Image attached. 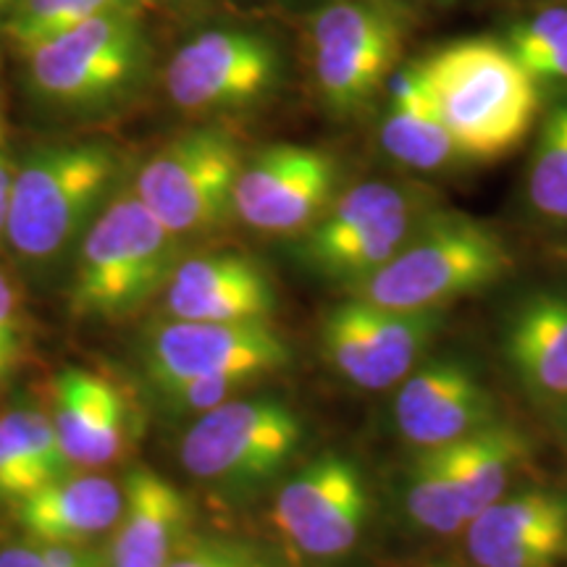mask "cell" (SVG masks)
Wrapping results in <instances>:
<instances>
[{
  "label": "cell",
  "mask_w": 567,
  "mask_h": 567,
  "mask_svg": "<svg viewBox=\"0 0 567 567\" xmlns=\"http://www.w3.org/2000/svg\"><path fill=\"white\" fill-rule=\"evenodd\" d=\"M174 321L268 323L276 292L255 260L234 252L197 255L174 266L166 287Z\"/></svg>",
  "instance_id": "16"
},
{
  "label": "cell",
  "mask_w": 567,
  "mask_h": 567,
  "mask_svg": "<svg viewBox=\"0 0 567 567\" xmlns=\"http://www.w3.org/2000/svg\"><path fill=\"white\" fill-rule=\"evenodd\" d=\"M21 318H19V302H17V292L0 274V365L6 371H11L17 365L19 354H21Z\"/></svg>",
  "instance_id": "32"
},
{
  "label": "cell",
  "mask_w": 567,
  "mask_h": 567,
  "mask_svg": "<svg viewBox=\"0 0 567 567\" xmlns=\"http://www.w3.org/2000/svg\"><path fill=\"white\" fill-rule=\"evenodd\" d=\"M423 218V205L405 187L363 182L331 203L305 237L300 255L323 279L358 287L402 250Z\"/></svg>",
  "instance_id": "6"
},
{
  "label": "cell",
  "mask_w": 567,
  "mask_h": 567,
  "mask_svg": "<svg viewBox=\"0 0 567 567\" xmlns=\"http://www.w3.org/2000/svg\"><path fill=\"white\" fill-rule=\"evenodd\" d=\"M431 3H450V0H431Z\"/></svg>",
  "instance_id": "39"
},
{
  "label": "cell",
  "mask_w": 567,
  "mask_h": 567,
  "mask_svg": "<svg viewBox=\"0 0 567 567\" xmlns=\"http://www.w3.org/2000/svg\"><path fill=\"white\" fill-rule=\"evenodd\" d=\"M252 381L258 379H252V375H205V379L184 381V384L161 389V392L166 405L176 413L203 415L234 400L239 389L250 386Z\"/></svg>",
  "instance_id": "30"
},
{
  "label": "cell",
  "mask_w": 567,
  "mask_h": 567,
  "mask_svg": "<svg viewBox=\"0 0 567 567\" xmlns=\"http://www.w3.org/2000/svg\"><path fill=\"white\" fill-rule=\"evenodd\" d=\"M513 271L505 239L457 213L425 216L384 268L354 289L358 300L392 310H444Z\"/></svg>",
  "instance_id": "2"
},
{
  "label": "cell",
  "mask_w": 567,
  "mask_h": 567,
  "mask_svg": "<svg viewBox=\"0 0 567 567\" xmlns=\"http://www.w3.org/2000/svg\"><path fill=\"white\" fill-rule=\"evenodd\" d=\"M509 371L538 402H567V292L517 300L502 326Z\"/></svg>",
  "instance_id": "19"
},
{
  "label": "cell",
  "mask_w": 567,
  "mask_h": 567,
  "mask_svg": "<svg viewBox=\"0 0 567 567\" xmlns=\"http://www.w3.org/2000/svg\"><path fill=\"white\" fill-rule=\"evenodd\" d=\"M122 507L124 492L111 478L66 476L19 502L17 515L32 542L63 544L113 530Z\"/></svg>",
  "instance_id": "21"
},
{
  "label": "cell",
  "mask_w": 567,
  "mask_h": 567,
  "mask_svg": "<svg viewBox=\"0 0 567 567\" xmlns=\"http://www.w3.org/2000/svg\"><path fill=\"white\" fill-rule=\"evenodd\" d=\"M339 163L326 151L274 145L245 163L234 187V213L252 229L295 234L331 208Z\"/></svg>",
  "instance_id": "13"
},
{
  "label": "cell",
  "mask_w": 567,
  "mask_h": 567,
  "mask_svg": "<svg viewBox=\"0 0 567 567\" xmlns=\"http://www.w3.org/2000/svg\"><path fill=\"white\" fill-rule=\"evenodd\" d=\"M442 122L463 161H496L526 140L538 90L507 42L471 38L421 61Z\"/></svg>",
  "instance_id": "1"
},
{
  "label": "cell",
  "mask_w": 567,
  "mask_h": 567,
  "mask_svg": "<svg viewBox=\"0 0 567 567\" xmlns=\"http://www.w3.org/2000/svg\"><path fill=\"white\" fill-rule=\"evenodd\" d=\"M507 45L536 82L567 84V9H544L520 21Z\"/></svg>",
  "instance_id": "27"
},
{
  "label": "cell",
  "mask_w": 567,
  "mask_h": 567,
  "mask_svg": "<svg viewBox=\"0 0 567 567\" xmlns=\"http://www.w3.org/2000/svg\"><path fill=\"white\" fill-rule=\"evenodd\" d=\"M279 53L264 34L210 30L176 51L166 71L172 101L187 113L243 109L279 80Z\"/></svg>",
  "instance_id": "12"
},
{
  "label": "cell",
  "mask_w": 567,
  "mask_h": 567,
  "mask_svg": "<svg viewBox=\"0 0 567 567\" xmlns=\"http://www.w3.org/2000/svg\"><path fill=\"white\" fill-rule=\"evenodd\" d=\"M27 66L42 95L61 103H101L122 92L142 61L140 13H113L27 48Z\"/></svg>",
  "instance_id": "10"
},
{
  "label": "cell",
  "mask_w": 567,
  "mask_h": 567,
  "mask_svg": "<svg viewBox=\"0 0 567 567\" xmlns=\"http://www.w3.org/2000/svg\"><path fill=\"white\" fill-rule=\"evenodd\" d=\"M455 484L467 523L507 494L515 471L526 463L528 439L505 421H494L457 442L434 446Z\"/></svg>",
  "instance_id": "23"
},
{
  "label": "cell",
  "mask_w": 567,
  "mask_h": 567,
  "mask_svg": "<svg viewBox=\"0 0 567 567\" xmlns=\"http://www.w3.org/2000/svg\"><path fill=\"white\" fill-rule=\"evenodd\" d=\"M379 137L389 158L413 172H444L460 158L421 61L389 76V103Z\"/></svg>",
  "instance_id": "22"
},
{
  "label": "cell",
  "mask_w": 567,
  "mask_h": 567,
  "mask_svg": "<svg viewBox=\"0 0 567 567\" xmlns=\"http://www.w3.org/2000/svg\"><path fill=\"white\" fill-rule=\"evenodd\" d=\"M6 373H9V371H6V368H3V365H0V379H3V375H6Z\"/></svg>",
  "instance_id": "38"
},
{
  "label": "cell",
  "mask_w": 567,
  "mask_h": 567,
  "mask_svg": "<svg viewBox=\"0 0 567 567\" xmlns=\"http://www.w3.org/2000/svg\"><path fill=\"white\" fill-rule=\"evenodd\" d=\"M45 559L48 567H109V555L103 549L90 547L87 542L38 544L32 542Z\"/></svg>",
  "instance_id": "33"
},
{
  "label": "cell",
  "mask_w": 567,
  "mask_h": 567,
  "mask_svg": "<svg viewBox=\"0 0 567 567\" xmlns=\"http://www.w3.org/2000/svg\"><path fill=\"white\" fill-rule=\"evenodd\" d=\"M13 168L6 153L0 151V239L6 237V224H9V205H11V189H13Z\"/></svg>",
  "instance_id": "35"
},
{
  "label": "cell",
  "mask_w": 567,
  "mask_h": 567,
  "mask_svg": "<svg viewBox=\"0 0 567 567\" xmlns=\"http://www.w3.org/2000/svg\"><path fill=\"white\" fill-rule=\"evenodd\" d=\"M11 3H13V0H0V11H3L6 6H11Z\"/></svg>",
  "instance_id": "36"
},
{
  "label": "cell",
  "mask_w": 567,
  "mask_h": 567,
  "mask_svg": "<svg viewBox=\"0 0 567 567\" xmlns=\"http://www.w3.org/2000/svg\"><path fill=\"white\" fill-rule=\"evenodd\" d=\"M3 421L11 425L13 436L19 439L21 452H24L40 488L71 476V463L59 442V434H55L51 415L32 408H13L3 413Z\"/></svg>",
  "instance_id": "28"
},
{
  "label": "cell",
  "mask_w": 567,
  "mask_h": 567,
  "mask_svg": "<svg viewBox=\"0 0 567 567\" xmlns=\"http://www.w3.org/2000/svg\"><path fill=\"white\" fill-rule=\"evenodd\" d=\"M444 326V310H392L365 300L339 302L321 326L329 363L360 389L402 384Z\"/></svg>",
  "instance_id": "9"
},
{
  "label": "cell",
  "mask_w": 567,
  "mask_h": 567,
  "mask_svg": "<svg viewBox=\"0 0 567 567\" xmlns=\"http://www.w3.org/2000/svg\"><path fill=\"white\" fill-rule=\"evenodd\" d=\"M147 0H19L6 32L21 51L80 27L84 21L113 13H142Z\"/></svg>",
  "instance_id": "25"
},
{
  "label": "cell",
  "mask_w": 567,
  "mask_h": 567,
  "mask_svg": "<svg viewBox=\"0 0 567 567\" xmlns=\"http://www.w3.org/2000/svg\"><path fill=\"white\" fill-rule=\"evenodd\" d=\"M189 534V502L151 467H134L124 507L105 549L109 567H166Z\"/></svg>",
  "instance_id": "18"
},
{
  "label": "cell",
  "mask_w": 567,
  "mask_h": 567,
  "mask_svg": "<svg viewBox=\"0 0 567 567\" xmlns=\"http://www.w3.org/2000/svg\"><path fill=\"white\" fill-rule=\"evenodd\" d=\"M0 567H48L34 544H11L0 549Z\"/></svg>",
  "instance_id": "34"
},
{
  "label": "cell",
  "mask_w": 567,
  "mask_h": 567,
  "mask_svg": "<svg viewBox=\"0 0 567 567\" xmlns=\"http://www.w3.org/2000/svg\"><path fill=\"white\" fill-rule=\"evenodd\" d=\"M400 434L417 450L457 442L496 421L494 396L463 360H423L394 396Z\"/></svg>",
  "instance_id": "15"
},
{
  "label": "cell",
  "mask_w": 567,
  "mask_h": 567,
  "mask_svg": "<svg viewBox=\"0 0 567 567\" xmlns=\"http://www.w3.org/2000/svg\"><path fill=\"white\" fill-rule=\"evenodd\" d=\"M243 151L229 134L197 130L161 147L134 179V193L174 237L216 229L234 213Z\"/></svg>",
  "instance_id": "7"
},
{
  "label": "cell",
  "mask_w": 567,
  "mask_h": 567,
  "mask_svg": "<svg viewBox=\"0 0 567 567\" xmlns=\"http://www.w3.org/2000/svg\"><path fill=\"white\" fill-rule=\"evenodd\" d=\"M116 174L103 142H69L38 151L13 176L6 239L27 260H51L82 229Z\"/></svg>",
  "instance_id": "4"
},
{
  "label": "cell",
  "mask_w": 567,
  "mask_h": 567,
  "mask_svg": "<svg viewBox=\"0 0 567 567\" xmlns=\"http://www.w3.org/2000/svg\"><path fill=\"white\" fill-rule=\"evenodd\" d=\"M405 27L384 0H334L310 24L313 71L334 113H354L371 101L400 59Z\"/></svg>",
  "instance_id": "8"
},
{
  "label": "cell",
  "mask_w": 567,
  "mask_h": 567,
  "mask_svg": "<svg viewBox=\"0 0 567 567\" xmlns=\"http://www.w3.org/2000/svg\"><path fill=\"white\" fill-rule=\"evenodd\" d=\"M292 352L268 323L172 321L153 334L147 371L158 389L205 375H260L279 371Z\"/></svg>",
  "instance_id": "14"
},
{
  "label": "cell",
  "mask_w": 567,
  "mask_h": 567,
  "mask_svg": "<svg viewBox=\"0 0 567 567\" xmlns=\"http://www.w3.org/2000/svg\"><path fill=\"white\" fill-rule=\"evenodd\" d=\"M38 488L40 486L24 452H21L19 439L13 436L11 425L0 415V502L19 505Z\"/></svg>",
  "instance_id": "31"
},
{
  "label": "cell",
  "mask_w": 567,
  "mask_h": 567,
  "mask_svg": "<svg viewBox=\"0 0 567 567\" xmlns=\"http://www.w3.org/2000/svg\"><path fill=\"white\" fill-rule=\"evenodd\" d=\"M565 405V413H563V421H565V431H567V402H563Z\"/></svg>",
  "instance_id": "37"
},
{
  "label": "cell",
  "mask_w": 567,
  "mask_h": 567,
  "mask_svg": "<svg viewBox=\"0 0 567 567\" xmlns=\"http://www.w3.org/2000/svg\"><path fill=\"white\" fill-rule=\"evenodd\" d=\"M368 486L360 467L337 452L310 460L281 486L274 520L308 557L347 555L365 528Z\"/></svg>",
  "instance_id": "11"
},
{
  "label": "cell",
  "mask_w": 567,
  "mask_h": 567,
  "mask_svg": "<svg viewBox=\"0 0 567 567\" xmlns=\"http://www.w3.org/2000/svg\"><path fill=\"white\" fill-rule=\"evenodd\" d=\"M176 237L134 189H124L92 221L71 281L80 318H122L151 300L174 271Z\"/></svg>",
  "instance_id": "3"
},
{
  "label": "cell",
  "mask_w": 567,
  "mask_h": 567,
  "mask_svg": "<svg viewBox=\"0 0 567 567\" xmlns=\"http://www.w3.org/2000/svg\"><path fill=\"white\" fill-rule=\"evenodd\" d=\"M528 203L544 224L567 231V101L547 113L530 155Z\"/></svg>",
  "instance_id": "24"
},
{
  "label": "cell",
  "mask_w": 567,
  "mask_h": 567,
  "mask_svg": "<svg viewBox=\"0 0 567 567\" xmlns=\"http://www.w3.org/2000/svg\"><path fill=\"white\" fill-rule=\"evenodd\" d=\"M51 421L71 465H109L126 442L122 392L84 368H71L55 379Z\"/></svg>",
  "instance_id": "20"
},
{
  "label": "cell",
  "mask_w": 567,
  "mask_h": 567,
  "mask_svg": "<svg viewBox=\"0 0 567 567\" xmlns=\"http://www.w3.org/2000/svg\"><path fill=\"white\" fill-rule=\"evenodd\" d=\"M166 567H281L266 549L224 536L187 534Z\"/></svg>",
  "instance_id": "29"
},
{
  "label": "cell",
  "mask_w": 567,
  "mask_h": 567,
  "mask_svg": "<svg viewBox=\"0 0 567 567\" xmlns=\"http://www.w3.org/2000/svg\"><path fill=\"white\" fill-rule=\"evenodd\" d=\"M465 528L478 567H555L567 551V499L551 492L502 496Z\"/></svg>",
  "instance_id": "17"
},
{
  "label": "cell",
  "mask_w": 567,
  "mask_h": 567,
  "mask_svg": "<svg viewBox=\"0 0 567 567\" xmlns=\"http://www.w3.org/2000/svg\"><path fill=\"white\" fill-rule=\"evenodd\" d=\"M300 415L276 396H234L195 417L182 439V465L195 478L237 488L268 481L302 446Z\"/></svg>",
  "instance_id": "5"
},
{
  "label": "cell",
  "mask_w": 567,
  "mask_h": 567,
  "mask_svg": "<svg viewBox=\"0 0 567 567\" xmlns=\"http://www.w3.org/2000/svg\"><path fill=\"white\" fill-rule=\"evenodd\" d=\"M408 513L431 534H455L467 526L457 488L434 450H421L410 465Z\"/></svg>",
  "instance_id": "26"
}]
</instances>
